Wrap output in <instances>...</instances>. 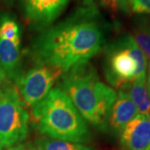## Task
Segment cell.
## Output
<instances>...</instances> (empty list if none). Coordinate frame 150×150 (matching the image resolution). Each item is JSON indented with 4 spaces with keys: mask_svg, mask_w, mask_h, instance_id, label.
<instances>
[{
    "mask_svg": "<svg viewBox=\"0 0 150 150\" xmlns=\"http://www.w3.org/2000/svg\"><path fill=\"white\" fill-rule=\"evenodd\" d=\"M101 2L113 13L121 12L127 15L131 13L128 0H101Z\"/></svg>",
    "mask_w": 150,
    "mask_h": 150,
    "instance_id": "obj_15",
    "label": "cell"
},
{
    "mask_svg": "<svg viewBox=\"0 0 150 150\" xmlns=\"http://www.w3.org/2000/svg\"><path fill=\"white\" fill-rule=\"evenodd\" d=\"M62 74L63 72L58 69L38 64L26 72H23L16 81V88L24 104L33 107L40 102Z\"/></svg>",
    "mask_w": 150,
    "mask_h": 150,
    "instance_id": "obj_6",
    "label": "cell"
},
{
    "mask_svg": "<svg viewBox=\"0 0 150 150\" xmlns=\"http://www.w3.org/2000/svg\"><path fill=\"white\" fill-rule=\"evenodd\" d=\"M131 12L137 14L150 15V0H128Z\"/></svg>",
    "mask_w": 150,
    "mask_h": 150,
    "instance_id": "obj_16",
    "label": "cell"
},
{
    "mask_svg": "<svg viewBox=\"0 0 150 150\" xmlns=\"http://www.w3.org/2000/svg\"><path fill=\"white\" fill-rule=\"evenodd\" d=\"M31 108L36 129L47 138L79 144H86L91 139L87 121L58 87Z\"/></svg>",
    "mask_w": 150,
    "mask_h": 150,
    "instance_id": "obj_3",
    "label": "cell"
},
{
    "mask_svg": "<svg viewBox=\"0 0 150 150\" xmlns=\"http://www.w3.org/2000/svg\"><path fill=\"white\" fill-rule=\"evenodd\" d=\"M23 15L38 29L51 26L66 9L69 0H20Z\"/></svg>",
    "mask_w": 150,
    "mask_h": 150,
    "instance_id": "obj_7",
    "label": "cell"
},
{
    "mask_svg": "<svg viewBox=\"0 0 150 150\" xmlns=\"http://www.w3.org/2000/svg\"><path fill=\"white\" fill-rule=\"evenodd\" d=\"M141 115L150 116V97L147 89L146 75L141 76L123 88Z\"/></svg>",
    "mask_w": 150,
    "mask_h": 150,
    "instance_id": "obj_11",
    "label": "cell"
},
{
    "mask_svg": "<svg viewBox=\"0 0 150 150\" xmlns=\"http://www.w3.org/2000/svg\"><path fill=\"white\" fill-rule=\"evenodd\" d=\"M138 114V110L128 93L119 90L110 109L105 130L113 134H120L124 127Z\"/></svg>",
    "mask_w": 150,
    "mask_h": 150,
    "instance_id": "obj_9",
    "label": "cell"
},
{
    "mask_svg": "<svg viewBox=\"0 0 150 150\" xmlns=\"http://www.w3.org/2000/svg\"><path fill=\"white\" fill-rule=\"evenodd\" d=\"M148 78H147V80H146V83H147V89H148V92H149V95L150 97V61L148 64Z\"/></svg>",
    "mask_w": 150,
    "mask_h": 150,
    "instance_id": "obj_21",
    "label": "cell"
},
{
    "mask_svg": "<svg viewBox=\"0 0 150 150\" xmlns=\"http://www.w3.org/2000/svg\"><path fill=\"white\" fill-rule=\"evenodd\" d=\"M133 37L140 49L145 54L146 58L150 59V34L142 27L139 23L135 21V26L133 30Z\"/></svg>",
    "mask_w": 150,
    "mask_h": 150,
    "instance_id": "obj_14",
    "label": "cell"
},
{
    "mask_svg": "<svg viewBox=\"0 0 150 150\" xmlns=\"http://www.w3.org/2000/svg\"><path fill=\"white\" fill-rule=\"evenodd\" d=\"M80 3L81 6H97V3L101 0H75Z\"/></svg>",
    "mask_w": 150,
    "mask_h": 150,
    "instance_id": "obj_20",
    "label": "cell"
},
{
    "mask_svg": "<svg viewBox=\"0 0 150 150\" xmlns=\"http://www.w3.org/2000/svg\"><path fill=\"white\" fill-rule=\"evenodd\" d=\"M59 80L58 88L69 98L83 118L105 130L117 93L100 81L93 66L89 62L78 65L63 74Z\"/></svg>",
    "mask_w": 150,
    "mask_h": 150,
    "instance_id": "obj_2",
    "label": "cell"
},
{
    "mask_svg": "<svg viewBox=\"0 0 150 150\" xmlns=\"http://www.w3.org/2000/svg\"><path fill=\"white\" fill-rule=\"evenodd\" d=\"M123 150H150V116L138 114L120 133Z\"/></svg>",
    "mask_w": 150,
    "mask_h": 150,
    "instance_id": "obj_8",
    "label": "cell"
},
{
    "mask_svg": "<svg viewBox=\"0 0 150 150\" xmlns=\"http://www.w3.org/2000/svg\"><path fill=\"white\" fill-rule=\"evenodd\" d=\"M107 29L96 5L80 6L64 20L42 29L33 40L29 54L35 64L64 74L101 51Z\"/></svg>",
    "mask_w": 150,
    "mask_h": 150,
    "instance_id": "obj_1",
    "label": "cell"
},
{
    "mask_svg": "<svg viewBox=\"0 0 150 150\" xmlns=\"http://www.w3.org/2000/svg\"><path fill=\"white\" fill-rule=\"evenodd\" d=\"M34 145L37 150H95L93 147L83 144L53 139L47 137L37 139Z\"/></svg>",
    "mask_w": 150,
    "mask_h": 150,
    "instance_id": "obj_12",
    "label": "cell"
},
{
    "mask_svg": "<svg viewBox=\"0 0 150 150\" xmlns=\"http://www.w3.org/2000/svg\"><path fill=\"white\" fill-rule=\"evenodd\" d=\"M147 68L148 59L131 33H122L106 47L104 75L113 88L123 90L145 76Z\"/></svg>",
    "mask_w": 150,
    "mask_h": 150,
    "instance_id": "obj_4",
    "label": "cell"
},
{
    "mask_svg": "<svg viewBox=\"0 0 150 150\" xmlns=\"http://www.w3.org/2000/svg\"><path fill=\"white\" fill-rule=\"evenodd\" d=\"M0 150H5V149H4L2 146H0Z\"/></svg>",
    "mask_w": 150,
    "mask_h": 150,
    "instance_id": "obj_23",
    "label": "cell"
},
{
    "mask_svg": "<svg viewBox=\"0 0 150 150\" xmlns=\"http://www.w3.org/2000/svg\"><path fill=\"white\" fill-rule=\"evenodd\" d=\"M21 39L8 40L0 38V67L12 82H15L23 74Z\"/></svg>",
    "mask_w": 150,
    "mask_h": 150,
    "instance_id": "obj_10",
    "label": "cell"
},
{
    "mask_svg": "<svg viewBox=\"0 0 150 150\" xmlns=\"http://www.w3.org/2000/svg\"><path fill=\"white\" fill-rule=\"evenodd\" d=\"M136 22L139 23L142 27L150 34V15H144L139 17L136 19Z\"/></svg>",
    "mask_w": 150,
    "mask_h": 150,
    "instance_id": "obj_19",
    "label": "cell"
},
{
    "mask_svg": "<svg viewBox=\"0 0 150 150\" xmlns=\"http://www.w3.org/2000/svg\"><path fill=\"white\" fill-rule=\"evenodd\" d=\"M1 2H4V3H5L6 4H8V5H11V4H13V3L14 2V0H0Z\"/></svg>",
    "mask_w": 150,
    "mask_h": 150,
    "instance_id": "obj_22",
    "label": "cell"
},
{
    "mask_svg": "<svg viewBox=\"0 0 150 150\" xmlns=\"http://www.w3.org/2000/svg\"><path fill=\"white\" fill-rule=\"evenodd\" d=\"M7 150H37L35 148L34 144L31 142H23L19 144L15 145L13 147H11Z\"/></svg>",
    "mask_w": 150,
    "mask_h": 150,
    "instance_id": "obj_18",
    "label": "cell"
},
{
    "mask_svg": "<svg viewBox=\"0 0 150 150\" xmlns=\"http://www.w3.org/2000/svg\"><path fill=\"white\" fill-rule=\"evenodd\" d=\"M29 114L16 86L0 98V146L9 149L23 143L28 133Z\"/></svg>",
    "mask_w": 150,
    "mask_h": 150,
    "instance_id": "obj_5",
    "label": "cell"
},
{
    "mask_svg": "<svg viewBox=\"0 0 150 150\" xmlns=\"http://www.w3.org/2000/svg\"><path fill=\"white\" fill-rule=\"evenodd\" d=\"M0 38L12 41L21 39V30L18 23L8 13L0 15Z\"/></svg>",
    "mask_w": 150,
    "mask_h": 150,
    "instance_id": "obj_13",
    "label": "cell"
},
{
    "mask_svg": "<svg viewBox=\"0 0 150 150\" xmlns=\"http://www.w3.org/2000/svg\"><path fill=\"white\" fill-rule=\"evenodd\" d=\"M12 85V81L8 79L4 70L0 67V98Z\"/></svg>",
    "mask_w": 150,
    "mask_h": 150,
    "instance_id": "obj_17",
    "label": "cell"
}]
</instances>
